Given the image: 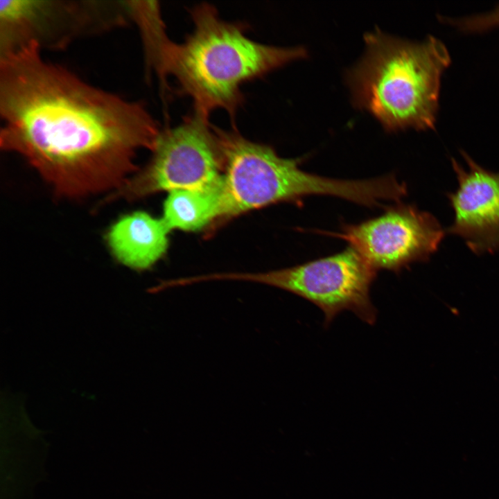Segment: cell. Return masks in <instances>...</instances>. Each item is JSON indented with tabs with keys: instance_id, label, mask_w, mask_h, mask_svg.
<instances>
[{
	"instance_id": "1",
	"label": "cell",
	"mask_w": 499,
	"mask_h": 499,
	"mask_svg": "<svg viewBox=\"0 0 499 499\" xmlns=\"http://www.w3.org/2000/svg\"><path fill=\"white\" fill-rule=\"evenodd\" d=\"M3 150L22 156L56 195L121 188L139 150L160 133L145 105L96 87L45 60L31 42L0 55Z\"/></svg>"
},
{
	"instance_id": "2",
	"label": "cell",
	"mask_w": 499,
	"mask_h": 499,
	"mask_svg": "<svg viewBox=\"0 0 499 499\" xmlns=\"http://www.w3.org/2000/svg\"><path fill=\"white\" fill-rule=\"evenodd\" d=\"M193 29L182 44L170 42L162 79L173 75L193 102L194 112L209 117L216 109L234 116L243 100L241 85L304 58L301 46L280 47L248 37L243 26L220 19L203 3L191 10Z\"/></svg>"
},
{
	"instance_id": "3",
	"label": "cell",
	"mask_w": 499,
	"mask_h": 499,
	"mask_svg": "<svg viewBox=\"0 0 499 499\" xmlns=\"http://www.w3.org/2000/svg\"><path fill=\"white\" fill-rule=\"evenodd\" d=\"M365 42L348 75L355 105L388 131L432 128L441 77L450 62L446 46L433 36L414 42L378 30L367 33Z\"/></svg>"
},
{
	"instance_id": "4",
	"label": "cell",
	"mask_w": 499,
	"mask_h": 499,
	"mask_svg": "<svg viewBox=\"0 0 499 499\" xmlns=\"http://www.w3.org/2000/svg\"><path fill=\"white\" fill-rule=\"evenodd\" d=\"M213 130L222 161L221 219L279 202H299L313 195L370 207L389 195L384 177L349 180L319 176L301 170L300 159L283 158L272 147L252 141L236 130Z\"/></svg>"
},
{
	"instance_id": "5",
	"label": "cell",
	"mask_w": 499,
	"mask_h": 499,
	"mask_svg": "<svg viewBox=\"0 0 499 499\" xmlns=\"http://www.w3.org/2000/svg\"><path fill=\"white\" fill-rule=\"evenodd\" d=\"M376 272L349 246L340 253L290 268L263 272L207 274L204 280L250 281L286 290L318 306L324 313L326 326L344 310L372 325L377 310L369 290Z\"/></svg>"
},
{
	"instance_id": "6",
	"label": "cell",
	"mask_w": 499,
	"mask_h": 499,
	"mask_svg": "<svg viewBox=\"0 0 499 499\" xmlns=\"http://www.w3.org/2000/svg\"><path fill=\"white\" fill-rule=\"evenodd\" d=\"M148 164L106 198L139 199L159 191L202 189L222 173L216 136L208 120L193 111L175 127L160 132Z\"/></svg>"
},
{
	"instance_id": "7",
	"label": "cell",
	"mask_w": 499,
	"mask_h": 499,
	"mask_svg": "<svg viewBox=\"0 0 499 499\" xmlns=\"http://www.w3.org/2000/svg\"><path fill=\"white\" fill-rule=\"evenodd\" d=\"M125 22L120 1H0V55L31 42L59 49Z\"/></svg>"
},
{
	"instance_id": "8",
	"label": "cell",
	"mask_w": 499,
	"mask_h": 499,
	"mask_svg": "<svg viewBox=\"0 0 499 499\" xmlns=\"http://www.w3.org/2000/svg\"><path fill=\"white\" fill-rule=\"evenodd\" d=\"M323 234L347 241L376 271L394 272L428 260L444 236V229L432 214L401 203L376 218L344 225L341 232Z\"/></svg>"
},
{
	"instance_id": "9",
	"label": "cell",
	"mask_w": 499,
	"mask_h": 499,
	"mask_svg": "<svg viewBox=\"0 0 499 499\" xmlns=\"http://www.w3.org/2000/svg\"><path fill=\"white\" fill-rule=\"evenodd\" d=\"M465 169L452 166L458 188L448 195L454 221L448 232L462 238L476 254L499 251V173L485 170L463 152Z\"/></svg>"
},
{
	"instance_id": "10",
	"label": "cell",
	"mask_w": 499,
	"mask_h": 499,
	"mask_svg": "<svg viewBox=\"0 0 499 499\" xmlns=\"http://www.w3.org/2000/svg\"><path fill=\"white\" fill-rule=\"evenodd\" d=\"M169 231L161 218L139 211L125 215L112 224L105 239L119 263L142 272L150 269L165 255Z\"/></svg>"
},
{
	"instance_id": "11",
	"label": "cell",
	"mask_w": 499,
	"mask_h": 499,
	"mask_svg": "<svg viewBox=\"0 0 499 499\" xmlns=\"http://www.w3.org/2000/svg\"><path fill=\"white\" fill-rule=\"evenodd\" d=\"M222 211V177L202 189L175 190L168 193L161 219L168 229L196 231L220 220Z\"/></svg>"
},
{
	"instance_id": "12",
	"label": "cell",
	"mask_w": 499,
	"mask_h": 499,
	"mask_svg": "<svg viewBox=\"0 0 499 499\" xmlns=\"http://www.w3.org/2000/svg\"><path fill=\"white\" fill-rule=\"evenodd\" d=\"M461 28L469 31L484 30L499 26V7L493 11L481 16L463 19Z\"/></svg>"
}]
</instances>
